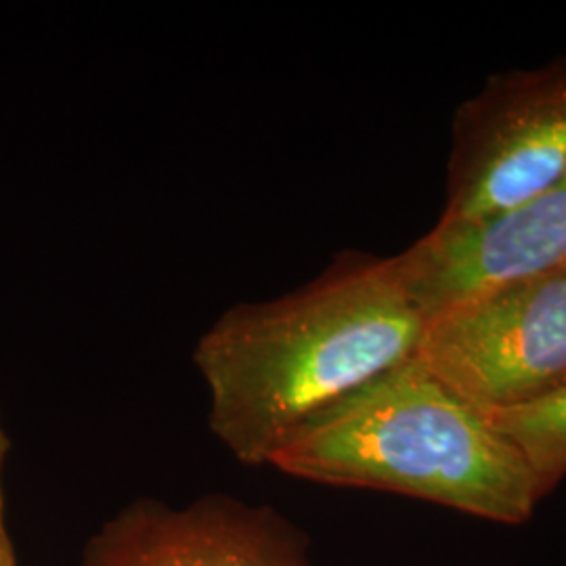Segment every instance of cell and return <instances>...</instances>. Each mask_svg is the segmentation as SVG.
<instances>
[{
	"instance_id": "277c9868",
	"label": "cell",
	"mask_w": 566,
	"mask_h": 566,
	"mask_svg": "<svg viewBox=\"0 0 566 566\" xmlns=\"http://www.w3.org/2000/svg\"><path fill=\"white\" fill-rule=\"evenodd\" d=\"M566 179V57L495 74L458 109L439 224L526 202Z\"/></svg>"
},
{
	"instance_id": "5b68a950",
	"label": "cell",
	"mask_w": 566,
	"mask_h": 566,
	"mask_svg": "<svg viewBox=\"0 0 566 566\" xmlns=\"http://www.w3.org/2000/svg\"><path fill=\"white\" fill-rule=\"evenodd\" d=\"M78 566H313L303 533L277 510L233 495L185 506L139 497L107 518Z\"/></svg>"
},
{
	"instance_id": "52a82bcc",
	"label": "cell",
	"mask_w": 566,
	"mask_h": 566,
	"mask_svg": "<svg viewBox=\"0 0 566 566\" xmlns=\"http://www.w3.org/2000/svg\"><path fill=\"white\" fill-rule=\"evenodd\" d=\"M549 493L566 476V386L531 403L486 413Z\"/></svg>"
},
{
	"instance_id": "ba28073f",
	"label": "cell",
	"mask_w": 566,
	"mask_h": 566,
	"mask_svg": "<svg viewBox=\"0 0 566 566\" xmlns=\"http://www.w3.org/2000/svg\"><path fill=\"white\" fill-rule=\"evenodd\" d=\"M0 566H18L15 547L11 542V533L7 526V506H4V489L0 483Z\"/></svg>"
},
{
	"instance_id": "7a4b0ae2",
	"label": "cell",
	"mask_w": 566,
	"mask_h": 566,
	"mask_svg": "<svg viewBox=\"0 0 566 566\" xmlns=\"http://www.w3.org/2000/svg\"><path fill=\"white\" fill-rule=\"evenodd\" d=\"M269 465L311 483L390 491L502 525L525 523L547 495L485 411L416 357L308 420Z\"/></svg>"
},
{
	"instance_id": "3957f363",
	"label": "cell",
	"mask_w": 566,
	"mask_h": 566,
	"mask_svg": "<svg viewBox=\"0 0 566 566\" xmlns=\"http://www.w3.org/2000/svg\"><path fill=\"white\" fill-rule=\"evenodd\" d=\"M416 359L485 413L566 386V263L428 319Z\"/></svg>"
},
{
	"instance_id": "8992f818",
	"label": "cell",
	"mask_w": 566,
	"mask_h": 566,
	"mask_svg": "<svg viewBox=\"0 0 566 566\" xmlns=\"http://www.w3.org/2000/svg\"><path fill=\"white\" fill-rule=\"evenodd\" d=\"M397 261L428 319L485 290L565 264L566 179L479 221L437 224Z\"/></svg>"
},
{
	"instance_id": "9c48e42d",
	"label": "cell",
	"mask_w": 566,
	"mask_h": 566,
	"mask_svg": "<svg viewBox=\"0 0 566 566\" xmlns=\"http://www.w3.org/2000/svg\"><path fill=\"white\" fill-rule=\"evenodd\" d=\"M9 451H11V441H9L4 428L0 424V483H2V472H4V464H7Z\"/></svg>"
},
{
	"instance_id": "6da1fadb",
	"label": "cell",
	"mask_w": 566,
	"mask_h": 566,
	"mask_svg": "<svg viewBox=\"0 0 566 566\" xmlns=\"http://www.w3.org/2000/svg\"><path fill=\"white\" fill-rule=\"evenodd\" d=\"M426 324L397 256L353 252L296 292L224 311L193 350L212 434L240 464L269 465L308 420L413 359Z\"/></svg>"
}]
</instances>
